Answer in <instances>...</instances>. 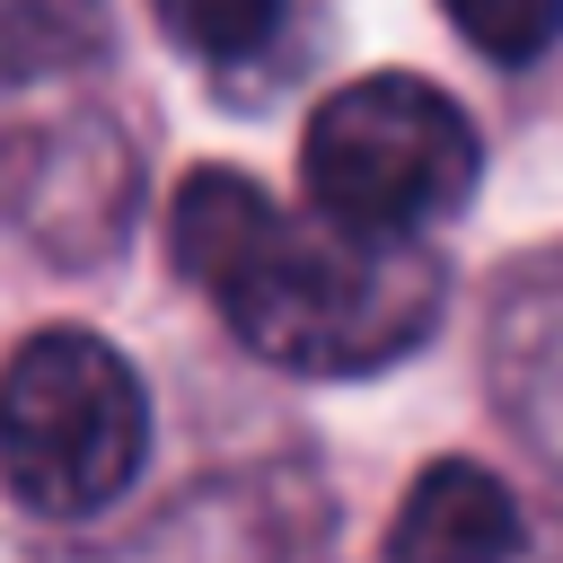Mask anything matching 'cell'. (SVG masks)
<instances>
[{"label":"cell","mask_w":563,"mask_h":563,"mask_svg":"<svg viewBox=\"0 0 563 563\" xmlns=\"http://www.w3.org/2000/svg\"><path fill=\"white\" fill-rule=\"evenodd\" d=\"M167 255L211 290L229 334L299 378H361L405 361L449 299L422 238H378L343 220H290L255 176L194 167L167 202Z\"/></svg>","instance_id":"obj_1"},{"label":"cell","mask_w":563,"mask_h":563,"mask_svg":"<svg viewBox=\"0 0 563 563\" xmlns=\"http://www.w3.org/2000/svg\"><path fill=\"white\" fill-rule=\"evenodd\" d=\"M158 26L202 62H238L282 26V0H158Z\"/></svg>","instance_id":"obj_6"},{"label":"cell","mask_w":563,"mask_h":563,"mask_svg":"<svg viewBox=\"0 0 563 563\" xmlns=\"http://www.w3.org/2000/svg\"><path fill=\"white\" fill-rule=\"evenodd\" d=\"M440 9L501 70H528V62H545L563 44V0H440Z\"/></svg>","instance_id":"obj_5"},{"label":"cell","mask_w":563,"mask_h":563,"mask_svg":"<svg viewBox=\"0 0 563 563\" xmlns=\"http://www.w3.org/2000/svg\"><path fill=\"white\" fill-rule=\"evenodd\" d=\"M484 176V141L466 106L413 70H369L334 88L308 114L299 141V185L325 220L378 229V238H422L440 229Z\"/></svg>","instance_id":"obj_3"},{"label":"cell","mask_w":563,"mask_h":563,"mask_svg":"<svg viewBox=\"0 0 563 563\" xmlns=\"http://www.w3.org/2000/svg\"><path fill=\"white\" fill-rule=\"evenodd\" d=\"M519 545H528L519 493L475 457L422 466L387 528V563H519Z\"/></svg>","instance_id":"obj_4"},{"label":"cell","mask_w":563,"mask_h":563,"mask_svg":"<svg viewBox=\"0 0 563 563\" xmlns=\"http://www.w3.org/2000/svg\"><path fill=\"white\" fill-rule=\"evenodd\" d=\"M150 457V396L88 325H44L0 369V484L35 519L106 510Z\"/></svg>","instance_id":"obj_2"}]
</instances>
